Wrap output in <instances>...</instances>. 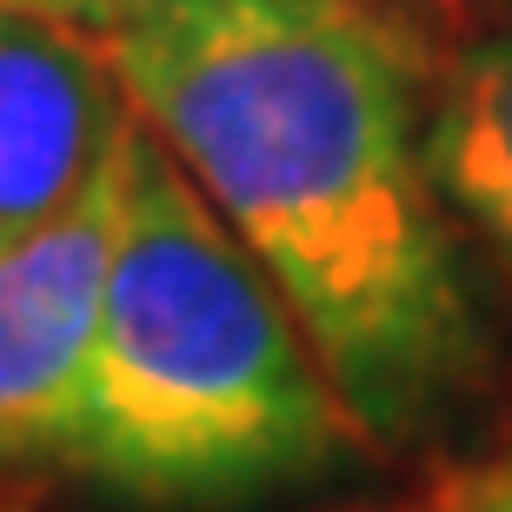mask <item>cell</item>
Returning <instances> with one entry per match:
<instances>
[{"mask_svg":"<svg viewBox=\"0 0 512 512\" xmlns=\"http://www.w3.org/2000/svg\"><path fill=\"white\" fill-rule=\"evenodd\" d=\"M120 94L293 306L360 439H419L486 366L426 160V80L353 7L200 0L114 34Z\"/></svg>","mask_w":512,"mask_h":512,"instance_id":"6da1fadb","label":"cell"},{"mask_svg":"<svg viewBox=\"0 0 512 512\" xmlns=\"http://www.w3.org/2000/svg\"><path fill=\"white\" fill-rule=\"evenodd\" d=\"M353 419L293 306L133 114L67 466L140 506H247L333 473Z\"/></svg>","mask_w":512,"mask_h":512,"instance_id":"7a4b0ae2","label":"cell"},{"mask_svg":"<svg viewBox=\"0 0 512 512\" xmlns=\"http://www.w3.org/2000/svg\"><path fill=\"white\" fill-rule=\"evenodd\" d=\"M120 187H127V140L67 213L0 247V459L14 466L20 459L67 466L100 293L114 266Z\"/></svg>","mask_w":512,"mask_h":512,"instance_id":"3957f363","label":"cell"},{"mask_svg":"<svg viewBox=\"0 0 512 512\" xmlns=\"http://www.w3.org/2000/svg\"><path fill=\"white\" fill-rule=\"evenodd\" d=\"M127 127L107 40L0 7V247L74 207Z\"/></svg>","mask_w":512,"mask_h":512,"instance_id":"277c9868","label":"cell"},{"mask_svg":"<svg viewBox=\"0 0 512 512\" xmlns=\"http://www.w3.org/2000/svg\"><path fill=\"white\" fill-rule=\"evenodd\" d=\"M426 160L446 207L512 266V20L433 74Z\"/></svg>","mask_w":512,"mask_h":512,"instance_id":"5b68a950","label":"cell"},{"mask_svg":"<svg viewBox=\"0 0 512 512\" xmlns=\"http://www.w3.org/2000/svg\"><path fill=\"white\" fill-rule=\"evenodd\" d=\"M373 34L393 47L419 80H433L459 47H473L486 27H499L506 0H346Z\"/></svg>","mask_w":512,"mask_h":512,"instance_id":"8992f818","label":"cell"},{"mask_svg":"<svg viewBox=\"0 0 512 512\" xmlns=\"http://www.w3.org/2000/svg\"><path fill=\"white\" fill-rule=\"evenodd\" d=\"M433 499H439V512H512V439L479 459L473 473L446 479Z\"/></svg>","mask_w":512,"mask_h":512,"instance_id":"52a82bcc","label":"cell"},{"mask_svg":"<svg viewBox=\"0 0 512 512\" xmlns=\"http://www.w3.org/2000/svg\"><path fill=\"white\" fill-rule=\"evenodd\" d=\"M7 14H34V20H54V27H74V34H94L107 40V0H0Z\"/></svg>","mask_w":512,"mask_h":512,"instance_id":"ba28073f","label":"cell"},{"mask_svg":"<svg viewBox=\"0 0 512 512\" xmlns=\"http://www.w3.org/2000/svg\"><path fill=\"white\" fill-rule=\"evenodd\" d=\"M200 0H107V40L114 34H147V27H173L187 20Z\"/></svg>","mask_w":512,"mask_h":512,"instance_id":"9c48e42d","label":"cell"},{"mask_svg":"<svg viewBox=\"0 0 512 512\" xmlns=\"http://www.w3.org/2000/svg\"><path fill=\"white\" fill-rule=\"evenodd\" d=\"M360 512H439V499H413V506H360Z\"/></svg>","mask_w":512,"mask_h":512,"instance_id":"30bf717a","label":"cell"},{"mask_svg":"<svg viewBox=\"0 0 512 512\" xmlns=\"http://www.w3.org/2000/svg\"><path fill=\"white\" fill-rule=\"evenodd\" d=\"M286 7H320L326 14V7H346V0H286Z\"/></svg>","mask_w":512,"mask_h":512,"instance_id":"8fae6325","label":"cell"}]
</instances>
